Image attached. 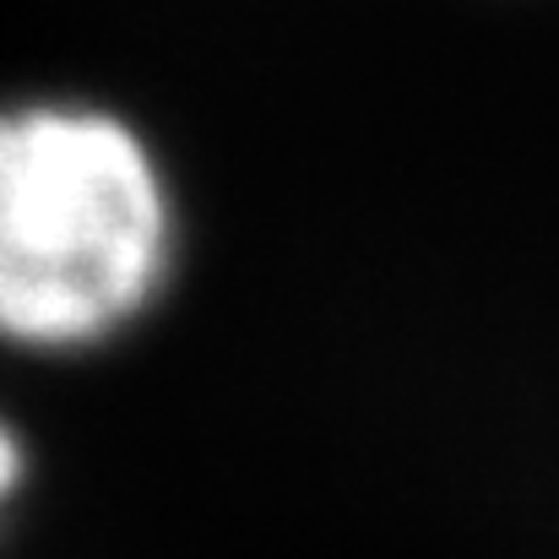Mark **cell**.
Segmentation results:
<instances>
[{
    "mask_svg": "<svg viewBox=\"0 0 559 559\" xmlns=\"http://www.w3.org/2000/svg\"><path fill=\"white\" fill-rule=\"evenodd\" d=\"M175 206L147 142L87 104L0 109V337L87 348L164 288Z\"/></svg>",
    "mask_w": 559,
    "mask_h": 559,
    "instance_id": "1",
    "label": "cell"
},
{
    "mask_svg": "<svg viewBox=\"0 0 559 559\" xmlns=\"http://www.w3.org/2000/svg\"><path fill=\"white\" fill-rule=\"evenodd\" d=\"M16 478H22V451H16V440H11V429L0 424V500L16 489Z\"/></svg>",
    "mask_w": 559,
    "mask_h": 559,
    "instance_id": "2",
    "label": "cell"
}]
</instances>
